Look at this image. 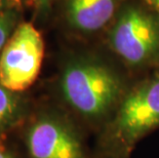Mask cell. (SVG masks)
I'll use <instances>...</instances> for the list:
<instances>
[{
	"mask_svg": "<svg viewBox=\"0 0 159 158\" xmlns=\"http://www.w3.org/2000/svg\"><path fill=\"white\" fill-rule=\"evenodd\" d=\"M31 1L34 3V4H36V5L43 6V5H45L46 3L49 1V0H31Z\"/></svg>",
	"mask_w": 159,
	"mask_h": 158,
	"instance_id": "10",
	"label": "cell"
},
{
	"mask_svg": "<svg viewBox=\"0 0 159 158\" xmlns=\"http://www.w3.org/2000/svg\"><path fill=\"white\" fill-rule=\"evenodd\" d=\"M27 142L32 158H82L79 141L55 119L43 118L33 124Z\"/></svg>",
	"mask_w": 159,
	"mask_h": 158,
	"instance_id": "5",
	"label": "cell"
},
{
	"mask_svg": "<svg viewBox=\"0 0 159 158\" xmlns=\"http://www.w3.org/2000/svg\"><path fill=\"white\" fill-rule=\"evenodd\" d=\"M115 0H69L68 18L75 28L96 31L112 18Z\"/></svg>",
	"mask_w": 159,
	"mask_h": 158,
	"instance_id": "6",
	"label": "cell"
},
{
	"mask_svg": "<svg viewBox=\"0 0 159 158\" xmlns=\"http://www.w3.org/2000/svg\"><path fill=\"white\" fill-rule=\"evenodd\" d=\"M3 6H4V0H0V12L2 11Z\"/></svg>",
	"mask_w": 159,
	"mask_h": 158,
	"instance_id": "12",
	"label": "cell"
},
{
	"mask_svg": "<svg viewBox=\"0 0 159 158\" xmlns=\"http://www.w3.org/2000/svg\"><path fill=\"white\" fill-rule=\"evenodd\" d=\"M116 125L127 141H134L159 125V79L141 85L125 97Z\"/></svg>",
	"mask_w": 159,
	"mask_h": 158,
	"instance_id": "4",
	"label": "cell"
},
{
	"mask_svg": "<svg viewBox=\"0 0 159 158\" xmlns=\"http://www.w3.org/2000/svg\"><path fill=\"white\" fill-rule=\"evenodd\" d=\"M111 44L127 63H144L159 48V26L148 13L137 8L127 9L114 27Z\"/></svg>",
	"mask_w": 159,
	"mask_h": 158,
	"instance_id": "3",
	"label": "cell"
},
{
	"mask_svg": "<svg viewBox=\"0 0 159 158\" xmlns=\"http://www.w3.org/2000/svg\"><path fill=\"white\" fill-rule=\"evenodd\" d=\"M150 5L153 6L154 8H156L159 11V0H146Z\"/></svg>",
	"mask_w": 159,
	"mask_h": 158,
	"instance_id": "9",
	"label": "cell"
},
{
	"mask_svg": "<svg viewBox=\"0 0 159 158\" xmlns=\"http://www.w3.org/2000/svg\"><path fill=\"white\" fill-rule=\"evenodd\" d=\"M62 92L66 101L79 113L99 116L115 103L120 92L116 75L96 63H74L63 73Z\"/></svg>",
	"mask_w": 159,
	"mask_h": 158,
	"instance_id": "1",
	"label": "cell"
},
{
	"mask_svg": "<svg viewBox=\"0 0 159 158\" xmlns=\"http://www.w3.org/2000/svg\"><path fill=\"white\" fill-rule=\"evenodd\" d=\"M0 158H12L8 153L4 152V151L0 150Z\"/></svg>",
	"mask_w": 159,
	"mask_h": 158,
	"instance_id": "11",
	"label": "cell"
},
{
	"mask_svg": "<svg viewBox=\"0 0 159 158\" xmlns=\"http://www.w3.org/2000/svg\"><path fill=\"white\" fill-rule=\"evenodd\" d=\"M44 56L41 34L30 23L15 30L0 56V85L12 93L31 86L38 76Z\"/></svg>",
	"mask_w": 159,
	"mask_h": 158,
	"instance_id": "2",
	"label": "cell"
},
{
	"mask_svg": "<svg viewBox=\"0 0 159 158\" xmlns=\"http://www.w3.org/2000/svg\"><path fill=\"white\" fill-rule=\"evenodd\" d=\"M16 13L12 11L0 12V56L9 39V35L16 23Z\"/></svg>",
	"mask_w": 159,
	"mask_h": 158,
	"instance_id": "8",
	"label": "cell"
},
{
	"mask_svg": "<svg viewBox=\"0 0 159 158\" xmlns=\"http://www.w3.org/2000/svg\"><path fill=\"white\" fill-rule=\"evenodd\" d=\"M19 113L18 97L11 90L0 85V130L13 122Z\"/></svg>",
	"mask_w": 159,
	"mask_h": 158,
	"instance_id": "7",
	"label": "cell"
}]
</instances>
